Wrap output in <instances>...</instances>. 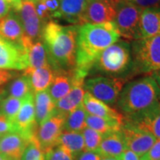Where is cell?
<instances>
[{
	"label": "cell",
	"mask_w": 160,
	"mask_h": 160,
	"mask_svg": "<svg viewBox=\"0 0 160 160\" xmlns=\"http://www.w3.org/2000/svg\"><path fill=\"white\" fill-rule=\"evenodd\" d=\"M119 38V31L113 22L80 25L77 39L76 77L85 79L99 56Z\"/></svg>",
	"instance_id": "obj_1"
},
{
	"label": "cell",
	"mask_w": 160,
	"mask_h": 160,
	"mask_svg": "<svg viewBox=\"0 0 160 160\" xmlns=\"http://www.w3.org/2000/svg\"><path fill=\"white\" fill-rule=\"evenodd\" d=\"M79 25H62L49 21L42 33L50 65L54 71H73L76 67Z\"/></svg>",
	"instance_id": "obj_2"
},
{
	"label": "cell",
	"mask_w": 160,
	"mask_h": 160,
	"mask_svg": "<svg viewBox=\"0 0 160 160\" xmlns=\"http://www.w3.org/2000/svg\"><path fill=\"white\" fill-rule=\"evenodd\" d=\"M117 105L124 119L135 121L160 108V88L151 76L129 82L122 90Z\"/></svg>",
	"instance_id": "obj_3"
},
{
	"label": "cell",
	"mask_w": 160,
	"mask_h": 160,
	"mask_svg": "<svg viewBox=\"0 0 160 160\" xmlns=\"http://www.w3.org/2000/svg\"><path fill=\"white\" fill-rule=\"evenodd\" d=\"M97 74L126 80L135 75L131 44L118 40L107 48L93 63L88 77Z\"/></svg>",
	"instance_id": "obj_4"
},
{
	"label": "cell",
	"mask_w": 160,
	"mask_h": 160,
	"mask_svg": "<svg viewBox=\"0 0 160 160\" xmlns=\"http://www.w3.org/2000/svg\"><path fill=\"white\" fill-rule=\"evenodd\" d=\"M131 46L135 75L160 69V34L133 40Z\"/></svg>",
	"instance_id": "obj_5"
},
{
	"label": "cell",
	"mask_w": 160,
	"mask_h": 160,
	"mask_svg": "<svg viewBox=\"0 0 160 160\" xmlns=\"http://www.w3.org/2000/svg\"><path fill=\"white\" fill-rule=\"evenodd\" d=\"M142 10L125 0L116 1V16L113 22L120 37L125 39H139L140 17Z\"/></svg>",
	"instance_id": "obj_6"
},
{
	"label": "cell",
	"mask_w": 160,
	"mask_h": 160,
	"mask_svg": "<svg viewBox=\"0 0 160 160\" xmlns=\"http://www.w3.org/2000/svg\"><path fill=\"white\" fill-rule=\"evenodd\" d=\"M127 80L98 76L85 80L84 89L93 97L108 105L117 104Z\"/></svg>",
	"instance_id": "obj_7"
},
{
	"label": "cell",
	"mask_w": 160,
	"mask_h": 160,
	"mask_svg": "<svg viewBox=\"0 0 160 160\" xmlns=\"http://www.w3.org/2000/svg\"><path fill=\"white\" fill-rule=\"evenodd\" d=\"M28 68L27 49L20 42H12L0 36V69L22 71Z\"/></svg>",
	"instance_id": "obj_8"
},
{
	"label": "cell",
	"mask_w": 160,
	"mask_h": 160,
	"mask_svg": "<svg viewBox=\"0 0 160 160\" xmlns=\"http://www.w3.org/2000/svg\"><path fill=\"white\" fill-rule=\"evenodd\" d=\"M120 131L127 149L133 151L139 157L145 155L157 140V138L150 132L139 128L124 119Z\"/></svg>",
	"instance_id": "obj_9"
},
{
	"label": "cell",
	"mask_w": 160,
	"mask_h": 160,
	"mask_svg": "<svg viewBox=\"0 0 160 160\" xmlns=\"http://www.w3.org/2000/svg\"><path fill=\"white\" fill-rule=\"evenodd\" d=\"M67 116L57 111L37 130L36 139L44 153L57 145Z\"/></svg>",
	"instance_id": "obj_10"
},
{
	"label": "cell",
	"mask_w": 160,
	"mask_h": 160,
	"mask_svg": "<svg viewBox=\"0 0 160 160\" xmlns=\"http://www.w3.org/2000/svg\"><path fill=\"white\" fill-rule=\"evenodd\" d=\"M115 16V0H87L82 25L113 22Z\"/></svg>",
	"instance_id": "obj_11"
},
{
	"label": "cell",
	"mask_w": 160,
	"mask_h": 160,
	"mask_svg": "<svg viewBox=\"0 0 160 160\" xmlns=\"http://www.w3.org/2000/svg\"><path fill=\"white\" fill-rule=\"evenodd\" d=\"M17 13L22 26L24 35L33 42L41 39L44 25L38 17L34 3L22 1L21 8Z\"/></svg>",
	"instance_id": "obj_12"
},
{
	"label": "cell",
	"mask_w": 160,
	"mask_h": 160,
	"mask_svg": "<svg viewBox=\"0 0 160 160\" xmlns=\"http://www.w3.org/2000/svg\"><path fill=\"white\" fill-rule=\"evenodd\" d=\"M31 140L19 132L6 133L0 139V154L12 160H20L26 146Z\"/></svg>",
	"instance_id": "obj_13"
},
{
	"label": "cell",
	"mask_w": 160,
	"mask_h": 160,
	"mask_svg": "<svg viewBox=\"0 0 160 160\" xmlns=\"http://www.w3.org/2000/svg\"><path fill=\"white\" fill-rule=\"evenodd\" d=\"M87 0H60L59 8L53 18L72 25H82V17Z\"/></svg>",
	"instance_id": "obj_14"
},
{
	"label": "cell",
	"mask_w": 160,
	"mask_h": 160,
	"mask_svg": "<svg viewBox=\"0 0 160 160\" xmlns=\"http://www.w3.org/2000/svg\"><path fill=\"white\" fill-rule=\"evenodd\" d=\"M74 85L71 91L56 102V111L67 116L72 111L82 103L85 91L84 89V79L77 77L74 75Z\"/></svg>",
	"instance_id": "obj_15"
},
{
	"label": "cell",
	"mask_w": 160,
	"mask_h": 160,
	"mask_svg": "<svg viewBox=\"0 0 160 160\" xmlns=\"http://www.w3.org/2000/svg\"><path fill=\"white\" fill-rule=\"evenodd\" d=\"M127 150L121 131L102 134L97 153L102 157H118Z\"/></svg>",
	"instance_id": "obj_16"
},
{
	"label": "cell",
	"mask_w": 160,
	"mask_h": 160,
	"mask_svg": "<svg viewBox=\"0 0 160 160\" xmlns=\"http://www.w3.org/2000/svg\"><path fill=\"white\" fill-rule=\"evenodd\" d=\"M160 34V7L142 10L140 17L139 39Z\"/></svg>",
	"instance_id": "obj_17"
},
{
	"label": "cell",
	"mask_w": 160,
	"mask_h": 160,
	"mask_svg": "<svg viewBox=\"0 0 160 160\" xmlns=\"http://www.w3.org/2000/svg\"><path fill=\"white\" fill-rule=\"evenodd\" d=\"M74 71H55V76L51 85L48 88L52 100L56 103L65 97L74 85Z\"/></svg>",
	"instance_id": "obj_18"
},
{
	"label": "cell",
	"mask_w": 160,
	"mask_h": 160,
	"mask_svg": "<svg viewBox=\"0 0 160 160\" xmlns=\"http://www.w3.org/2000/svg\"><path fill=\"white\" fill-rule=\"evenodd\" d=\"M21 43L27 49L28 69H37L50 65L48 54L42 42H33L24 35Z\"/></svg>",
	"instance_id": "obj_19"
},
{
	"label": "cell",
	"mask_w": 160,
	"mask_h": 160,
	"mask_svg": "<svg viewBox=\"0 0 160 160\" xmlns=\"http://www.w3.org/2000/svg\"><path fill=\"white\" fill-rule=\"evenodd\" d=\"M82 105L85 111L89 114L106 118V119H117L120 121H123L124 119L122 113H119L117 111L112 108L107 104L93 97L88 92H85L84 95Z\"/></svg>",
	"instance_id": "obj_20"
},
{
	"label": "cell",
	"mask_w": 160,
	"mask_h": 160,
	"mask_svg": "<svg viewBox=\"0 0 160 160\" xmlns=\"http://www.w3.org/2000/svg\"><path fill=\"white\" fill-rule=\"evenodd\" d=\"M0 36L12 42H20L24 31L17 12L12 11L0 19Z\"/></svg>",
	"instance_id": "obj_21"
},
{
	"label": "cell",
	"mask_w": 160,
	"mask_h": 160,
	"mask_svg": "<svg viewBox=\"0 0 160 160\" xmlns=\"http://www.w3.org/2000/svg\"><path fill=\"white\" fill-rule=\"evenodd\" d=\"M23 75L29 77L32 91L37 93L48 88L54 78L55 71L51 65H47L37 69H25Z\"/></svg>",
	"instance_id": "obj_22"
},
{
	"label": "cell",
	"mask_w": 160,
	"mask_h": 160,
	"mask_svg": "<svg viewBox=\"0 0 160 160\" xmlns=\"http://www.w3.org/2000/svg\"><path fill=\"white\" fill-rule=\"evenodd\" d=\"M35 119L37 125L49 119L56 111V103L51 99L48 90L35 93Z\"/></svg>",
	"instance_id": "obj_23"
},
{
	"label": "cell",
	"mask_w": 160,
	"mask_h": 160,
	"mask_svg": "<svg viewBox=\"0 0 160 160\" xmlns=\"http://www.w3.org/2000/svg\"><path fill=\"white\" fill-rule=\"evenodd\" d=\"M57 145L61 146L74 157L85 151V141L81 132L63 131L58 140Z\"/></svg>",
	"instance_id": "obj_24"
},
{
	"label": "cell",
	"mask_w": 160,
	"mask_h": 160,
	"mask_svg": "<svg viewBox=\"0 0 160 160\" xmlns=\"http://www.w3.org/2000/svg\"><path fill=\"white\" fill-rule=\"evenodd\" d=\"M123 121L117 119H106L88 113L86 117V125L90 128L95 130L101 134L121 130Z\"/></svg>",
	"instance_id": "obj_25"
},
{
	"label": "cell",
	"mask_w": 160,
	"mask_h": 160,
	"mask_svg": "<svg viewBox=\"0 0 160 160\" xmlns=\"http://www.w3.org/2000/svg\"><path fill=\"white\" fill-rule=\"evenodd\" d=\"M87 111L82 105L78 106L77 108L69 113L65 118L64 123L63 131L68 132H82L87 127L86 117Z\"/></svg>",
	"instance_id": "obj_26"
},
{
	"label": "cell",
	"mask_w": 160,
	"mask_h": 160,
	"mask_svg": "<svg viewBox=\"0 0 160 160\" xmlns=\"http://www.w3.org/2000/svg\"><path fill=\"white\" fill-rule=\"evenodd\" d=\"M127 122L139 128L150 132L157 138V139H160V108L144 115L135 121Z\"/></svg>",
	"instance_id": "obj_27"
},
{
	"label": "cell",
	"mask_w": 160,
	"mask_h": 160,
	"mask_svg": "<svg viewBox=\"0 0 160 160\" xmlns=\"http://www.w3.org/2000/svg\"><path fill=\"white\" fill-rule=\"evenodd\" d=\"M7 93L10 97L20 99H23L29 93H33L29 77L22 75L16 78L9 85Z\"/></svg>",
	"instance_id": "obj_28"
},
{
	"label": "cell",
	"mask_w": 160,
	"mask_h": 160,
	"mask_svg": "<svg viewBox=\"0 0 160 160\" xmlns=\"http://www.w3.org/2000/svg\"><path fill=\"white\" fill-rule=\"evenodd\" d=\"M23 99H17L12 97H5L0 105V112L5 115L10 121L14 122L16 117L19 113L22 104Z\"/></svg>",
	"instance_id": "obj_29"
},
{
	"label": "cell",
	"mask_w": 160,
	"mask_h": 160,
	"mask_svg": "<svg viewBox=\"0 0 160 160\" xmlns=\"http://www.w3.org/2000/svg\"><path fill=\"white\" fill-rule=\"evenodd\" d=\"M81 133L85 141V151L97 152L101 142L102 134L88 127H86Z\"/></svg>",
	"instance_id": "obj_30"
},
{
	"label": "cell",
	"mask_w": 160,
	"mask_h": 160,
	"mask_svg": "<svg viewBox=\"0 0 160 160\" xmlns=\"http://www.w3.org/2000/svg\"><path fill=\"white\" fill-rule=\"evenodd\" d=\"M20 160H45V153L40 148L36 137L26 146Z\"/></svg>",
	"instance_id": "obj_31"
},
{
	"label": "cell",
	"mask_w": 160,
	"mask_h": 160,
	"mask_svg": "<svg viewBox=\"0 0 160 160\" xmlns=\"http://www.w3.org/2000/svg\"><path fill=\"white\" fill-rule=\"evenodd\" d=\"M45 160H74L72 155L61 146L57 145L45 153Z\"/></svg>",
	"instance_id": "obj_32"
},
{
	"label": "cell",
	"mask_w": 160,
	"mask_h": 160,
	"mask_svg": "<svg viewBox=\"0 0 160 160\" xmlns=\"http://www.w3.org/2000/svg\"><path fill=\"white\" fill-rule=\"evenodd\" d=\"M11 132H17L15 123L10 121L5 115L0 112V135L3 136Z\"/></svg>",
	"instance_id": "obj_33"
},
{
	"label": "cell",
	"mask_w": 160,
	"mask_h": 160,
	"mask_svg": "<svg viewBox=\"0 0 160 160\" xmlns=\"http://www.w3.org/2000/svg\"><path fill=\"white\" fill-rule=\"evenodd\" d=\"M35 8L38 17L42 21V22H45V25L47 23V22L49 19H51V13L48 9L47 6L43 2V0H40L39 2L35 3Z\"/></svg>",
	"instance_id": "obj_34"
},
{
	"label": "cell",
	"mask_w": 160,
	"mask_h": 160,
	"mask_svg": "<svg viewBox=\"0 0 160 160\" xmlns=\"http://www.w3.org/2000/svg\"><path fill=\"white\" fill-rule=\"evenodd\" d=\"M137 6L140 9L145 10L150 8L160 7V0H125Z\"/></svg>",
	"instance_id": "obj_35"
},
{
	"label": "cell",
	"mask_w": 160,
	"mask_h": 160,
	"mask_svg": "<svg viewBox=\"0 0 160 160\" xmlns=\"http://www.w3.org/2000/svg\"><path fill=\"white\" fill-rule=\"evenodd\" d=\"M142 157L150 160H160V139L156 140L149 151Z\"/></svg>",
	"instance_id": "obj_36"
},
{
	"label": "cell",
	"mask_w": 160,
	"mask_h": 160,
	"mask_svg": "<svg viewBox=\"0 0 160 160\" xmlns=\"http://www.w3.org/2000/svg\"><path fill=\"white\" fill-rule=\"evenodd\" d=\"M102 157L97 152L84 151L74 157V160H100Z\"/></svg>",
	"instance_id": "obj_37"
},
{
	"label": "cell",
	"mask_w": 160,
	"mask_h": 160,
	"mask_svg": "<svg viewBox=\"0 0 160 160\" xmlns=\"http://www.w3.org/2000/svg\"><path fill=\"white\" fill-rule=\"evenodd\" d=\"M17 75L15 72L10 71L8 70L0 69V87L5 85L11 79L17 77Z\"/></svg>",
	"instance_id": "obj_38"
},
{
	"label": "cell",
	"mask_w": 160,
	"mask_h": 160,
	"mask_svg": "<svg viewBox=\"0 0 160 160\" xmlns=\"http://www.w3.org/2000/svg\"><path fill=\"white\" fill-rule=\"evenodd\" d=\"M43 2L47 6L48 9L51 13V18H53L59 8L60 0H43Z\"/></svg>",
	"instance_id": "obj_39"
},
{
	"label": "cell",
	"mask_w": 160,
	"mask_h": 160,
	"mask_svg": "<svg viewBox=\"0 0 160 160\" xmlns=\"http://www.w3.org/2000/svg\"><path fill=\"white\" fill-rule=\"evenodd\" d=\"M119 160H140V157L133 151L127 149L117 157Z\"/></svg>",
	"instance_id": "obj_40"
},
{
	"label": "cell",
	"mask_w": 160,
	"mask_h": 160,
	"mask_svg": "<svg viewBox=\"0 0 160 160\" xmlns=\"http://www.w3.org/2000/svg\"><path fill=\"white\" fill-rule=\"evenodd\" d=\"M11 7L5 0H0V19L5 17L11 12Z\"/></svg>",
	"instance_id": "obj_41"
},
{
	"label": "cell",
	"mask_w": 160,
	"mask_h": 160,
	"mask_svg": "<svg viewBox=\"0 0 160 160\" xmlns=\"http://www.w3.org/2000/svg\"><path fill=\"white\" fill-rule=\"evenodd\" d=\"M8 3L11 5V8L13 11L18 12L21 8L22 4V0H5Z\"/></svg>",
	"instance_id": "obj_42"
},
{
	"label": "cell",
	"mask_w": 160,
	"mask_h": 160,
	"mask_svg": "<svg viewBox=\"0 0 160 160\" xmlns=\"http://www.w3.org/2000/svg\"><path fill=\"white\" fill-rule=\"evenodd\" d=\"M151 74H152L151 75L152 78L155 80V82H157L158 86L160 88V69L157 70V71H156L154 72H153Z\"/></svg>",
	"instance_id": "obj_43"
},
{
	"label": "cell",
	"mask_w": 160,
	"mask_h": 160,
	"mask_svg": "<svg viewBox=\"0 0 160 160\" xmlns=\"http://www.w3.org/2000/svg\"><path fill=\"white\" fill-rule=\"evenodd\" d=\"M6 95H7V91L4 88H0V105L2 100L6 97Z\"/></svg>",
	"instance_id": "obj_44"
},
{
	"label": "cell",
	"mask_w": 160,
	"mask_h": 160,
	"mask_svg": "<svg viewBox=\"0 0 160 160\" xmlns=\"http://www.w3.org/2000/svg\"><path fill=\"white\" fill-rule=\"evenodd\" d=\"M100 160H119L117 157H102Z\"/></svg>",
	"instance_id": "obj_45"
},
{
	"label": "cell",
	"mask_w": 160,
	"mask_h": 160,
	"mask_svg": "<svg viewBox=\"0 0 160 160\" xmlns=\"http://www.w3.org/2000/svg\"><path fill=\"white\" fill-rule=\"evenodd\" d=\"M0 160H12V159H9L8 157H5V156H4L2 154H0Z\"/></svg>",
	"instance_id": "obj_46"
},
{
	"label": "cell",
	"mask_w": 160,
	"mask_h": 160,
	"mask_svg": "<svg viewBox=\"0 0 160 160\" xmlns=\"http://www.w3.org/2000/svg\"><path fill=\"white\" fill-rule=\"evenodd\" d=\"M22 1H28V2H31L33 3H37L38 2H39L40 0H22Z\"/></svg>",
	"instance_id": "obj_47"
},
{
	"label": "cell",
	"mask_w": 160,
	"mask_h": 160,
	"mask_svg": "<svg viewBox=\"0 0 160 160\" xmlns=\"http://www.w3.org/2000/svg\"><path fill=\"white\" fill-rule=\"evenodd\" d=\"M140 160H150V159H146L145 157H140Z\"/></svg>",
	"instance_id": "obj_48"
},
{
	"label": "cell",
	"mask_w": 160,
	"mask_h": 160,
	"mask_svg": "<svg viewBox=\"0 0 160 160\" xmlns=\"http://www.w3.org/2000/svg\"><path fill=\"white\" fill-rule=\"evenodd\" d=\"M1 137H2V135H0V139H1Z\"/></svg>",
	"instance_id": "obj_49"
},
{
	"label": "cell",
	"mask_w": 160,
	"mask_h": 160,
	"mask_svg": "<svg viewBox=\"0 0 160 160\" xmlns=\"http://www.w3.org/2000/svg\"><path fill=\"white\" fill-rule=\"evenodd\" d=\"M115 1H117V0H115Z\"/></svg>",
	"instance_id": "obj_50"
}]
</instances>
